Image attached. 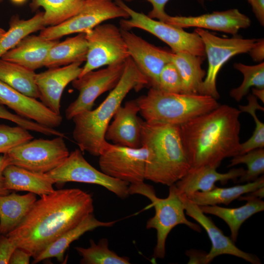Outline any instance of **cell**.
I'll list each match as a JSON object with an SVG mask.
<instances>
[{"mask_svg":"<svg viewBox=\"0 0 264 264\" xmlns=\"http://www.w3.org/2000/svg\"><path fill=\"white\" fill-rule=\"evenodd\" d=\"M64 137L32 139L9 150L10 165L29 171L47 173L61 164L69 154Z\"/></svg>","mask_w":264,"mask_h":264,"instance_id":"8","label":"cell"},{"mask_svg":"<svg viewBox=\"0 0 264 264\" xmlns=\"http://www.w3.org/2000/svg\"><path fill=\"white\" fill-rule=\"evenodd\" d=\"M247 194V195L249 196L262 199L264 197V187L259 188L255 191Z\"/></svg>","mask_w":264,"mask_h":264,"instance_id":"48","label":"cell"},{"mask_svg":"<svg viewBox=\"0 0 264 264\" xmlns=\"http://www.w3.org/2000/svg\"><path fill=\"white\" fill-rule=\"evenodd\" d=\"M248 104L239 106V110L241 112L250 114L255 123V128L252 135L245 142L241 143L239 154L246 153L250 151L264 147V124L258 118L256 111L264 110V107L259 105L257 98L253 94L247 96Z\"/></svg>","mask_w":264,"mask_h":264,"instance_id":"35","label":"cell"},{"mask_svg":"<svg viewBox=\"0 0 264 264\" xmlns=\"http://www.w3.org/2000/svg\"><path fill=\"white\" fill-rule=\"evenodd\" d=\"M252 91L253 95L264 103V88H253Z\"/></svg>","mask_w":264,"mask_h":264,"instance_id":"47","label":"cell"},{"mask_svg":"<svg viewBox=\"0 0 264 264\" xmlns=\"http://www.w3.org/2000/svg\"><path fill=\"white\" fill-rule=\"evenodd\" d=\"M31 257L26 250L17 247L11 255L9 264H28Z\"/></svg>","mask_w":264,"mask_h":264,"instance_id":"42","label":"cell"},{"mask_svg":"<svg viewBox=\"0 0 264 264\" xmlns=\"http://www.w3.org/2000/svg\"><path fill=\"white\" fill-rule=\"evenodd\" d=\"M85 0H32V9L42 7L44 20L48 26L59 24L77 14Z\"/></svg>","mask_w":264,"mask_h":264,"instance_id":"32","label":"cell"},{"mask_svg":"<svg viewBox=\"0 0 264 264\" xmlns=\"http://www.w3.org/2000/svg\"><path fill=\"white\" fill-rule=\"evenodd\" d=\"M44 12H39L27 20L13 17L8 30L0 38V59L6 52L15 47L30 34L44 28Z\"/></svg>","mask_w":264,"mask_h":264,"instance_id":"31","label":"cell"},{"mask_svg":"<svg viewBox=\"0 0 264 264\" xmlns=\"http://www.w3.org/2000/svg\"><path fill=\"white\" fill-rule=\"evenodd\" d=\"M16 248L7 236L0 234V264H8Z\"/></svg>","mask_w":264,"mask_h":264,"instance_id":"40","label":"cell"},{"mask_svg":"<svg viewBox=\"0 0 264 264\" xmlns=\"http://www.w3.org/2000/svg\"><path fill=\"white\" fill-rule=\"evenodd\" d=\"M13 2L16 3H22L25 1V0H11Z\"/></svg>","mask_w":264,"mask_h":264,"instance_id":"49","label":"cell"},{"mask_svg":"<svg viewBox=\"0 0 264 264\" xmlns=\"http://www.w3.org/2000/svg\"><path fill=\"white\" fill-rule=\"evenodd\" d=\"M179 196L184 205L186 215L194 219L203 228L210 240L211 248L205 256V264L210 263L221 255H233L252 264H261V260L256 255L245 252L237 247L230 237L225 236L212 219L201 211L199 206L189 199L186 195L179 194Z\"/></svg>","mask_w":264,"mask_h":264,"instance_id":"16","label":"cell"},{"mask_svg":"<svg viewBox=\"0 0 264 264\" xmlns=\"http://www.w3.org/2000/svg\"><path fill=\"white\" fill-rule=\"evenodd\" d=\"M245 172L242 168H232L225 173H219L217 168L209 166L191 168L174 185L179 194L188 195L197 191L206 192L216 187L217 182L225 184L229 180L235 181Z\"/></svg>","mask_w":264,"mask_h":264,"instance_id":"21","label":"cell"},{"mask_svg":"<svg viewBox=\"0 0 264 264\" xmlns=\"http://www.w3.org/2000/svg\"><path fill=\"white\" fill-rule=\"evenodd\" d=\"M252 10L260 24L264 25V0H250Z\"/></svg>","mask_w":264,"mask_h":264,"instance_id":"45","label":"cell"},{"mask_svg":"<svg viewBox=\"0 0 264 264\" xmlns=\"http://www.w3.org/2000/svg\"><path fill=\"white\" fill-rule=\"evenodd\" d=\"M139 108L135 100L120 106L113 116L105 133V139L113 144L132 148L142 146L141 123L137 114Z\"/></svg>","mask_w":264,"mask_h":264,"instance_id":"20","label":"cell"},{"mask_svg":"<svg viewBox=\"0 0 264 264\" xmlns=\"http://www.w3.org/2000/svg\"><path fill=\"white\" fill-rule=\"evenodd\" d=\"M33 139L29 131L20 126L0 124V154H5L13 148Z\"/></svg>","mask_w":264,"mask_h":264,"instance_id":"37","label":"cell"},{"mask_svg":"<svg viewBox=\"0 0 264 264\" xmlns=\"http://www.w3.org/2000/svg\"><path fill=\"white\" fill-rule=\"evenodd\" d=\"M195 32L202 40L208 62L207 72L198 94L210 96L217 100L220 98V95L217 89L216 80L221 67L234 56L249 52L257 40L239 37L220 38L199 28H196Z\"/></svg>","mask_w":264,"mask_h":264,"instance_id":"9","label":"cell"},{"mask_svg":"<svg viewBox=\"0 0 264 264\" xmlns=\"http://www.w3.org/2000/svg\"><path fill=\"white\" fill-rule=\"evenodd\" d=\"M186 255L190 257L189 264H205L206 253L203 251L191 250L187 251Z\"/></svg>","mask_w":264,"mask_h":264,"instance_id":"46","label":"cell"},{"mask_svg":"<svg viewBox=\"0 0 264 264\" xmlns=\"http://www.w3.org/2000/svg\"><path fill=\"white\" fill-rule=\"evenodd\" d=\"M239 164L246 165L247 170L238 181L239 183L251 182L264 173V149L257 148L233 157L228 167Z\"/></svg>","mask_w":264,"mask_h":264,"instance_id":"36","label":"cell"},{"mask_svg":"<svg viewBox=\"0 0 264 264\" xmlns=\"http://www.w3.org/2000/svg\"><path fill=\"white\" fill-rule=\"evenodd\" d=\"M37 200L35 194L0 196V234L7 235L24 219Z\"/></svg>","mask_w":264,"mask_h":264,"instance_id":"26","label":"cell"},{"mask_svg":"<svg viewBox=\"0 0 264 264\" xmlns=\"http://www.w3.org/2000/svg\"><path fill=\"white\" fill-rule=\"evenodd\" d=\"M78 149L69 153L65 160L53 170L46 173L55 184L77 182L104 187L121 198L129 195V184L110 177L91 166Z\"/></svg>","mask_w":264,"mask_h":264,"instance_id":"12","label":"cell"},{"mask_svg":"<svg viewBox=\"0 0 264 264\" xmlns=\"http://www.w3.org/2000/svg\"><path fill=\"white\" fill-rule=\"evenodd\" d=\"M5 31H6L4 30V29L0 27V38L5 33Z\"/></svg>","mask_w":264,"mask_h":264,"instance_id":"50","label":"cell"},{"mask_svg":"<svg viewBox=\"0 0 264 264\" xmlns=\"http://www.w3.org/2000/svg\"><path fill=\"white\" fill-rule=\"evenodd\" d=\"M88 44L85 33L59 41L50 49L44 66L52 68L86 61Z\"/></svg>","mask_w":264,"mask_h":264,"instance_id":"27","label":"cell"},{"mask_svg":"<svg viewBox=\"0 0 264 264\" xmlns=\"http://www.w3.org/2000/svg\"><path fill=\"white\" fill-rule=\"evenodd\" d=\"M0 104L16 114L41 125L55 129L61 125V115L52 112L37 99L23 94L0 80Z\"/></svg>","mask_w":264,"mask_h":264,"instance_id":"19","label":"cell"},{"mask_svg":"<svg viewBox=\"0 0 264 264\" xmlns=\"http://www.w3.org/2000/svg\"><path fill=\"white\" fill-rule=\"evenodd\" d=\"M116 222V220L106 222L100 221L95 217L93 213L90 214L77 225L64 233L50 243L34 258L33 263L36 264L52 258H55L59 262H62L64 259L65 253L70 244L86 232L100 227H111Z\"/></svg>","mask_w":264,"mask_h":264,"instance_id":"25","label":"cell"},{"mask_svg":"<svg viewBox=\"0 0 264 264\" xmlns=\"http://www.w3.org/2000/svg\"><path fill=\"white\" fill-rule=\"evenodd\" d=\"M3 0H0V3L3 1Z\"/></svg>","mask_w":264,"mask_h":264,"instance_id":"51","label":"cell"},{"mask_svg":"<svg viewBox=\"0 0 264 264\" xmlns=\"http://www.w3.org/2000/svg\"><path fill=\"white\" fill-rule=\"evenodd\" d=\"M141 141L148 150L145 179L170 186L191 169L179 126L142 120Z\"/></svg>","mask_w":264,"mask_h":264,"instance_id":"4","label":"cell"},{"mask_svg":"<svg viewBox=\"0 0 264 264\" xmlns=\"http://www.w3.org/2000/svg\"><path fill=\"white\" fill-rule=\"evenodd\" d=\"M129 193L130 195L139 194L146 197L154 208L155 214L147 221L146 228L156 230V243L154 250L155 258L165 257L167 238L176 225L184 224L195 231L201 232L199 224L187 219L184 205L174 184L169 186V195L165 198H158L153 187L144 182L130 184Z\"/></svg>","mask_w":264,"mask_h":264,"instance_id":"6","label":"cell"},{"mask_svg":"<svg viewBox=\"0 0 264 264\" xmlns=\"http://www.w3.org/2000/svg\"><path fill=\"white\" fill-rule=\"evenodd\" d=\"M82 63L76 62L68 65L48 68L36 73L35 83L41 102L50 110L61 115V100L66 86L78 78Z\"/></svg>","mask_w":264,"mask_h":264,"instance_id":"17","label":"cell"},{"mask_svg":"<svg viewBox=\"0 0 264 264\" xmlns=\"http://www.w3.org/2000/svg\"><path fill=\"white\" fill-rule=\"evenodd\" d=\"M58 41L47 40L40 35H28L0 59L35 71L44 66L50 49Z\"/></svg>","mask_w":264,"mask_h":264,"instance_id":"22","label":"cell"},{"mask_svg":"<svg viewBox=\"0 0 264 264\" xmlns=\"http://www.w3.org/2000/svg\"><path fill=\"white\" fill-rule=\"evenodd\" d=\"M93 210L90 194L78 188L55 190L37 199L19 225L6 236L34 258Z\"/></svg>","mask_w":264,"mask_h":264,"instance_id":"1","label":"cell"},{"mask_svg":"<svg viewBox=\"0 0 264 264\" xmlns=\"http://www.w3.org/2000/svg\"><path fill=\"white\" fill-rule=\"evenodd\" d=\"M0 118L11 121L17 126L28 131L39 132L48 136H64L65 133L55 129L41 125L34 121L29 120L13 113L6 109L3 105L0 104Z\"/></svg>","mask_w":264,"mask_h":264,"instance_id":"38","label":"cell"},{"mask_svg":"<svg viewBox=\"0 0 264 264\" xmlns=\"http://www.w3.org/2000/svg\"><path fill=\"white\" fill-rule=\"evenodd\" d=\"M262 187H264L263 175L255 180L245 184L237 185L227 188L216 187L208 192L197 191L186 196L192 201L199 206L220 204L227 205L242 195L250 193Z\"/></svg>","mask_w":264,"mask_h":264,"instance_id":"29","label":"cell"},{"mask_svg":"<svg viewBox=\"0 0 264 264\" xmlns=\"http://www.w3.org/2000/svg\"><path fill=\"white\" fill-rule=\"evenodd\" d=\"M149 86L148 80L130 57L125 61L124 69L117 85L94 110L82 112L72 120V136L82 152L99 156L108 142L105 135L111 119L130 91Z\"/></svg>","mask_w":264,"mask_h":264,"instance_id":"3","label":"cell"},{"mask_svg":"<svg viewBox=\"0 0 264 264\" xmlns=\"http://www.w3.org/2000/svg\"><path fill=\"white\" fill-rule=\"evenodd\" d=\"M35 71L19 64L0 59V80L12 88L33 98H39Z\"/></svg>","mask_w":264,"mask_h":264,"instance_id":"30","label":"cell"},{"mask_svg":"<svg viewBox=\"0 0 264 264\" xmlns=\"http://www.w3.org/2000/svg\"><path fill=\"white\" fill-rule=\"evenodd\" d=\"M241 111L227 105L179 126L191 168L219 167L226 158L239 154Z\"/></svg>","mask_w":264,"mask_h":264,"instance_id":"2","label":"cell"},{"mask_svg":"<svg viewBox=\"0 0 264 264\" xmlns=\"http://www.w3.org/2000/svg\"><path fill=\"white\" fill-rule=\"evenodd\" d=\"M3 176L5 187L10 191H26L42 197L55 191L53 186L55 182L46 173L9 165L3 171Z\"/></svg>","mask_w":264,"mask_h":264,"instance_id":"23","label":"cell"},{"mask_svg":"<svg viewBox=\"0 0 264 264\" xmlns=\"http://www.w3.org/2000/svg\"><path fill=\"white\" fill-rule=\"evenodd\" d=\"M149 123L180 126L220 106L214 98L200 94L170 93L151 88L135 99Z\"/></svg>","mask_w":264,"mask_h":264,"instance_id":"5","label":"cell"},{"mask_svg":"<svg viewBox=\"0 0 264 264\" xmlns=\"http://www.w3.org/2000/svg\"><path fill=\"white\" fill-rule=\"evenodd\" d=\"M254 61L262 62L264 58V39L257 40L254 45L249 51Z\"/></svg>","mask_w":264,"mask_h":264,"instance_id":"44","label":"cell"},{"mask_svg":"<svg viewBox=\"0 0 264 264\" xmlns=\"http://www.w3.org/2000/svg\"><path fill=\"white\" fill-rule=\"evenodd\" d=\"M247 0V1H248V2H249V0Z\"/></svg>","mask_w":264,"mask_h":264,"instance_id":"52","label":"cell"},{"mask_svg":"<svg viewBox=\"0 0 264 264\" xmlns=\"http://www.w3.org/2000/svg\"><path fill=\"white\" fill-rule=\"evenodd\" d=\"M88 248L75 247L82 257L80 263L83 264H129L130 259L121 257L109 248V242L106 238L99 240L97 243L90 239Z\"/></svg>","mask_w":264,"mask_h":264,"instance_id":"33","label":"cell"},{"mask_svg":"<svg viewBox=\"0 0 264 264\" xmlns=\"http://www.w3.org/2000/svg\"><path fill=\"white\" fill-rule=\"evenodd\" d=\"M202 57L187 52L171 53V62L176 67L181 78V93L198 94L206 75L201 68Z\"/></svg>","mask_w":264,"mask_h":264,"instance_id":"28","label":"cell"},{"mask_svg":"<svg viewBox=\"0 0 264 264\" xmlns=\"http://www.w3.org/2000/svg\"><path fill=\"white\" fill-rule=\"evenodd\" d=\"M129 17L112 0H85L77 14L59 24L44 28L39 35L47 40H57L73 33H86L109 20Z\"/></svg>","mask_w":264,"mask_h":264,"instance_id":"11","label":"cell"},{"mask_svg":"<svg viewBox=\"0 0 264 264\" xmlns=\"http://www.w3.org/2000/svg\"><path fill=\"white\" fill-rule=\"evenodd\" d=\"M9 165L10 162L6 154L0 155V196L7 195L10 192L5 187L3 176V171Z\"/></svg>","mask_w":264,"mask_h":264,"instance_id":"43","label":"cell"},{"mask_svg":"<svg viewBox=\"0 0 264 264\" xmlns=\"http://www.w3.org/2000/svg\"><path fill=\"white\" fill-rule=\"evenodd\" d=\"M114 1L129 16L128 19L120 20V28L129 30L136 28L145 30L167 44L174 53L187 52L200 57L205 56L204 44L196 32H187L183 28L152 19L134 11L123 0Z\"/></svg>","mask_w":264,"mask_h":264,"instance_id":"7","label":"cell"},{"mask_svg":"<svg viewBox=\"0 0 264 264\" xmlns=\"http://www.w3.org/2000/svg\"><path fill=\"white\" fill-rule=\"evenodd\" d=\"M235 69L243 75V80L238 88H233L230 92V96L237 102H240L248 92L251 87L264 88V63L254 66L235 63Z\"/></svg>","mask_w":264,"mask_h":264,"instance_id":"34","label":"cell"},{"mask_svg":"<svg viewBox=\"0 0 264 264\" xmlns=\"http://www.w3.org/2000/svg\"><path fill=\"white\" fill-rule=\"evenodd\" d=\"M130 57L148 81L149 86L158 89L159 76L171 62V53L149 43L130 30L120 28Z\"/></svg>","mask_w":264,"mask_h":264,"instance_id":"15","label":"cell"},{"mask_svg":"<svg viewBox=\"0 0 264 264\" xmlns=\"http://www.w3.org/2000/svg\"><path fill=\"white\" fill-rule=\"evenodd\" d=\"M239 200H246V203L237 208H225L214 205L199 206L204 214L216 216L228 225L230 230V238L236 242L241 225L248 218L258 212L264 211V201L261 198L246 195L241 196Z\"/></svg>","mask_w":264,"mask_h":264,"instance_id":"24","label":"cell"},{"mask_svg":"<svg viewBox=\"0 0 264 264\" xmlns=\"http://www.w3.org/2000/svg\"><path fill=\"white\" fill-rule=\"evenodd\" d=\"M164 22L182 28L196 27L211 29L236 35L241 28L251 24L248 17L237 9L216 11L198 16H171L169 15Z\"/></svg>","mask_w":264,"mask_h":264,"instance_id":"18","label":"cell"},{"mask_svg":"<svg viewBox=\"0 0 264 264\" xmlns=\"http://www.w3.org/2000/svg\"><path fill=\"white\" fill-rule=\"evenodd\" d=\"M126 1H131L134 0H124ZM151 3L153 8L149 12L148 16L152 19L164 22L168 16L165 11V6L169 0H146ZM201 1L203 0H200Z\"/></svg>","mask_w":264,"mask_h":264,"instance_id":"41","label":"cell"},{"mask_svg":"<svg viewBox=\"0 0 264 264\" xmlns=\"http://www.w3.org/2000/svg\"><path fill=\"white\" fill-rule=\"evenodd\" d=\"M85 34L88 52L78 77L103 66L124 62L130 57L120 29L115 25L101 23Z\"/></svg>","mask_w":264,"mask_h":264,"instance_id":"10","label":"cell"},{"mask_svg":"<svg viewBox=\"0 0 264 264\" xmlns=\"http://www.w3.org/2000/svg\"><path fill=\"white\" fill-rule=\"evenodd\" d=\"M182 81L178 69L171 62L162 69L159 76L158 89L170 93H182Z\"/></svg>","mask_w":264,"mask_h":264,"instance_id":"39","label":"cell"},{"mask_svg":"<svg viewBox=\"0 0 264 264\" xmlns=\"http://www.w3.org/2000/svg\"><path fill=\"white\" fill-rule=\"evenodd\" d=\"M125 65V61L91 70L73 81L72 85L79 91V95L66 109V118L70 120L82 112L91 110L95 100L100 95L112 90L117 85Z\"/></svg>","mask_w":264,"mask_h":264,"instance_id":"14","label":"cell"},{"mask_svg":"<svg viewBox=\"0 0 264 264\" xmlns=\"http://www.w3.org/2000/svg\"><path fill=\"white\" fill-rule=\"evenodd\" d=\"M101 171L129 184L144 182L148 150L145 146L132 148L108 143L99 156Z\"/></svg>","mask_w":264,"mask_h":264,"instance_id":"13","label":"cell"}]
</instances>
